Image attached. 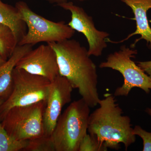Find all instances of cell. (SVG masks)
Here are the masks:
<instances>
[{
    "instance_id": "5b68a950",
    "label": "cell",
    "mask_w": 151,
    "mask_h": 151,
    "mask_svg": "<svg viewBox=\"0 0 151 151\" xmlns=\"http://www.w3.org/2000/svg\"><path fill=\"white\" fill-rule=\"evenodd\" d=\"M15 7L28 28L18 45L59 42L70 39L75 34V31L64 21L54 22L45 18L32 10L24 1L17 2Z\"/></svg>"
},
{
    "instance_id": "7c38bea8",
    "label": "cell",
    "mask_w": 151,
    "mask_h": 151,
    "mask_svg": "<svg viewBox=\"0 0 151 151\" xmlns=\"http://www.w3.org/2000/svg\"><path fill=\"white\" fill-rule=\"evenodd\" d=\"M32 47L31 45H18L11 56L0 65V98L5 100L8 97L12 89L14 69L20 59Z\"/></svg>"
},
{
    "instance_id": "9c48e42d",
    "label": "cell",
    "mask_w": 151,
    "mask_h": 151,
    "mask_svg": "<svg viewBox=\"0 0 151 151\" xmlns=\"http://www.w3.org/2000/svg\"><path fill=\"white\" fill-rule=\"evenodd\" d=\"M15 68L45 77L51 82L59 75L56 53L49 45H42L24 55Z\"/></svg>"
},
{
    "instance_id": "ffe728a7",
    "label": "cell",
    "mask_w": 151,
    "mask_h": 151,
    "mask_svg": "<svg viewBox=\"0 0 151 151\" xmlns=\"http://www.w3.org/2000/svg\"><path fill=\"white\" fill-rule=\"evenodd\" d=\"M47 1L51 4H56L57 5H58L61 3L67 2L68 0H47Z\"/></svg>"
},
{
    "instance_id": "4fadbf2b",
    "label": "cell",
    "mask_w": 151,
    "mask_h": 151,
    "mask_svg": "<svg viewBox=\"0 0 151 151\" xmlns=\"http://www.w3.org/2000/svg\"><path fill=\"white\" fill-rule=\"evenodd\" d=\"M0 23L7 26L12 31L18 44L27 32L26 24L17 8L5 4L1 0H0Z\"/></svg>"
},
{
    "instance_id": "9a60e30c",
    "label": "cell",
    "mask_w": 151,
    "mask_h": 151,
    "mask_svg": "<svg viewBox=\"0 0 151 151\" xmlns=\"http://www.w3.org/2000/svg\"><path fill=\"white\" fill-rule=\"evenodd\" d=\"M28 143V140H18L11 137L0 120V151H24Z\"/></svg>"
},
{
    "instance_id": "30bf717a",
    "label": "cell",
    "mask_w": 151,
    "mask_h": 151,
    "mask_svg": "<svg viewBox=\"0 0 151 151\" xmlns=\"http://www.w3.org/2000/svg\"><path fill=\"white\" fill-rule=\"evenodd\" d=\"M73 88L67 78L58 75L52 82L43 114L44 136L50 137L61 115L62 108L71 101Z\"/></svg>"
},
{
    "instance_id": "d6986e66",
    "label": "cell",
    "mask_w": 151,
    "mask_h": 151,
    "mask_svg": "<svg viewBox=\"0 0 151 151\" xmlns=\"http://www.w3.org/2000/svg\"><path fill=\"white\" fill-rule=\"evenodd\" d=\"M137 65L140 67L147 75L151 78V61L137 62Z\"/></svg>"
},
{
    "instance_id": "8fae6325",
    "label": "cell",
    "mask_w": 151,
    "mask_h": 151,
    "mask_svg": "<svg viewBox=\"0 0 151 151\" xmlns=\"http://www.w3.org/2000/svg\"><path fill=\"white\" fill-rule=\"evenodd\" d=\"M121 1L132 9L134 15L137 29L134 32L132 33L126 38L120 41L113 42L108 38L107 39V40L108 42L113 43H121L128 40L133 36L139 35L141 36V37L135 41L134 43L132 45L133 47L134 46L138 41L144 39L147 41V44L148 45L150 43V46L151 48V28L149 25L147 17V12L151 9V0Z\"/></svg>"
},
{
    "instance_id": "8992f818",
    "label": "cell",
    "mask_w": 151,
    "mask_h": 151,
    "mask_svg": "<svg viewBox=\"0 0 151 151\" xmlns=\"http://www.w3.org/2000/svg\"><path fill=\"white\" fill-rule=\"evenodd\" d=\"M137 54V50L123 45L119 51L109 54L106 60L101 63L100 68H110L120 72L124 77L123 85L114 92L115 97H127L134 87L149 93L151 89V78L132 60Z\"/></svg>"
},
{
    "instance_id": "2e32d148",
    "label": "cell",
    "mask_w": 151,
    "mask_h": 151,
    "mask_svg": "<svg viewBox=\"0 0 151 151\" xmlns=\"http://www.w3.org/2000/svg\"><path fill=\"white\" fill-rule=\"evenodd\" d=\"M26 151H55L50 137L44 136L28 140Z\"/></svg>"
},
{
    "instance_id": "e0dca14e",
    "label": "cell",
    "mask_w": 151,
    "mask_h": 151,
    "mask_svg": "<svg viewBox=\"0 0 151 151\" xmlns=\"http://www.w3.org/2000/svg\"><path fill=\"white\" fill-rule=\"evenodd\" d=\"M108 149L96 138L87 134L81 141L78 151H107Z\"/></svg>"
},
{
    "instance_id": "3957f363",
    "label": "cell",
    "mask_w": 151,
    "mask_h": 151,
    "mask_svg": "<svg viewBox=\"0 0 151 151\" xmlns=\"http://www.w3.org/2000/svg\"><path fill=\"white\" fill-rule=\"evenodd\" d=\"M90 107L82 98L73 101L60 116L51 136L55 151H78L88 132Z\"/></svg>"
},
{
    "instance_id": "6da1fadb",
    "label": "cell",
    "mask_w": 151,
    "mask_h": 151,
    "mask_svg": "<svg viewBox=\"0 0 151 151\" xmlns=\"http://www.w3.org/2000/svg\"><path fill=\"white\" fill-rule=\"evenodd\" d=\"M47 44L56 53L60 75L67 78L73 89H78L90 108L98 105L100 99L97 68L88 50L78 41L70 39Z\"/></svg>"
},
{
    "instance_id": "ac0fdd59",
    "label": "cell",
    "mask_w": 151,
    "mask_h": 151,
    "mask_svg": "<svg viewBox=\"0 0 151 151\" xmlns=\"http://www.w3.org/2000/svg\"><path fill=\"white\" fill-rule=\"evenodd\" d=\"M135 135L140 137L143 141V151H151V132H147L139 126L133 129Z\"/></svg>"
},
{
    "instance_id": "ba28073f",
    "label": "cell",
    "mask_w": 151,
    "mask_h": 151,
    "mask_svg": "<svg viewBox=\"0 0 151 151\" xmlns=\"http://www.w3.org/2000/svg\"><path fill=\"white\" fill-rule=\"evenodd\" d=\"M57 5L71 13V20L68 25L85 36L89 44V56H101L103 50L108 46L106 40L110 36L109 33L97 29L92 17L82 8L75 5L72 2H65Z\"/></svg>"
},
{
    "instance_id": "277c9868",
    "label": "cell",
    "mask_w": 151,
    "mask_h": 151,
    "mask_svg": "<svg viewBox=\"0 0 151 151\" xmlns=\"http://www.w3.org/2000/svg\"><path fill=\"white\" fill-rule=\"evenodd\" d=\"M51 86L52 82L45 77L15 68L12 92L0 106L1 121L14 107L46 102Z\"/></svg>"
},
{
    "instance_id": "7402d4cb",
    "label": "cell",
    "mask_w": 151,
    "mask_h": 151,
    "mask_svg": "<svg viewBox=\"0 0 151 151\" xmlns=\"http://www.w3.org/2000/svg\"><path fill=\"white\" fill-rule=\"evenodd\" d=\"M146 113H148L151 117V108H147L146 110Z\"/></svg>"
},
{
    "instance_id": "44dd1931",
    "label": "cell",
    "mask_w": 151,
    "mask_h": 151,
    "mask_svg": "<svg viewBox=\"0 0 151 151\" xmlns=\"http://www.w3.org/2000/svg\"><path fill=\"white\" fill-rule=\"evenodd\" d=\"M6 61V60L3 59V58L0 55V65L3 64Z\"/></svg>"
},
{
    "instance_id": "7a4b0ae2",
    "label": "cell",
    "mask_w": 151,
    "mask_h": 151,
    "mask_svg": "<svg viewBox=\"0 0 151 151\" xmlns=\"http://www.w3.org/2000/svg\"><path fill=\"white\" fill-rule=\"evenodd\" d=\"M104 96L99 101V108L89 115L88 132L108 148L119 150L122 143L127 151L136 139L131 119L123 115L114 95Z\"/></svg>"
},
{
    "instance_id": "5bb4252c",
    "label": "cell",
    "mask_w": 151,
    "mask_h": 151,
    "mask_svg": "<svg viewBox=\"0 0 151 151\" xmlns=\"http://www.w3.org/2000/svg\"><path fill=\"white\" fill-rule=\"evenodd\" d=\"M18 45L12 31L7 26L0 23V55L6 60Z\"/></svg>"
},
{
    "instance_id": "52a82bcc",
    "label": "cell",
    "mask_w": 151,
    "mask_h": 151,
    "mask_svg": "<svg viewBox=\"0 0 151 151\" xmlns=\"http://www.w3.org/2000/svg\"><path fill=\"white\" fill-rule=\"evenodd\" d=\"M46 102L12 108L1 121L9 135L18 140H29L44 135L43 114Z\"/></svg>"
},
{
    "instance_id": "603a6c76",
    "label": "cell",
    "mask_w": 151,
    "mask_h": 151,
    "mask_svg": "<svg viewBox=\"0 0 151 151\" xmlns=\"http://www.w3.org/2000/svg\"><path fill=\"white\" fill-rule=\"evenodd\" d=\"M5 101V100H4V99L2 98H0V106L2 105V104L3 103H4V101Z\"/></svg>"
},
{
    "instance_id": "cb8c5ba5",
    "label": "cell",
    "mask_w": 151,
    "mask_h": 151,
    "mask_svg": "<svg viewBox=\"0 0 151 151\" xmlns=\"http://www.w3.org/2000/svg\"><path fill=\"white\" fill-rule=\"evenodd\" d=\"M74 1H87L88 0H74Z\"/></svg>"
}]
</instances>
